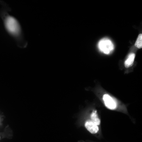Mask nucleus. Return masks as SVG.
I'll return each mask as SVG.
<instances>
[{
	"label": "nucleus",
	"instance_id": "nucleus-1",
	"mask_svg": "<svg viewBox=\"0 0 142 142\" xmlns=\"http://www.w3.org/2000/svg\"><path fill=\"white\" fill-rule=\"evenodd\" d=\"M4 22L6 29L17 41L18 45L22 48L26 47L27 43L23 39L22 28L18 21L7 14L4 18Z\"/></svg>",
	"mask_w": 142,
	"mask_h": 142
},
{
	"label": "nucleus",
	"instance_id": "nucleus-2",
	"mask_svg": "<svg viewBox=\"0 0 142 142\" xmlns=\"http://www.w3.org/2000/svg\"><path fill=\"white\" fill-rule=\"evenodd\" d=\"M98 46L100 51L107 54L110 53L114 48V45L111 41L106 38L100 40L98 43Z\"/></svg>",
	"mask_w": 142,
	"mask_h": 142
},
{
	"label": "nucleus",
	"instance_id": "nucleus-3",
	"mask_svg": "<svg viewBox=\"0 0 142 142\" xmlns=\"http://www.w3.org/2000/svg\"><path fill=\"white\" fill-rule=\"evenodd\" d=\"M103 98L105 106L108 108L111 109L115 108L116 107V103L113 98L109 95H104Z\"/></svg>",
	"mask_w": 142,
	"mask_h": 142
},
{
	"label": "nucleus",
	"instance_id": "nucleus-4",
	"mask_svg": "<svg viewBox=\"0 0 142 142\" xmlns=\"http://www.w3.org/2000/svg\"><path fill=\"white\" fill-rule=\"evenodd\" d=\"M84 125L87 130L92 134H95L99 131V128L97 125L91 120H88L86 121Z\"/></svg>",
	"mask_w": 142,
	"mask_h": 142
},
{
	"label": "nucleus",
	"instance_id": "nucleus-5",
	"mask_svg": "<svg viewBox=\"0 0 142 142\" xmlns=\"http://www.w3.org/2000/svg\"><path fill=\"white\" fill-rule=\"evenodd\" d=\"M135 57V54L134 53H131L129 55L124 62V65L126 68H128L132 65Z\"/></svg>",
	"mask_w": 142,
	"mask_h": 142
},
{
	"label": "nucleus",
	"instance_id": "nucleus-6",
	"mask_svg": "<svg viewBox=\"0 0 142 142\" xmlns=\"http://www.w3.org/2000/svg\"><path fill=\"white\" fill-rule=\"evenodd\" d=\"M97 111L93 110L91 113L90 117L91 121L97 125H99L100 124V121L98 117Z\"/></svg>",
	"mask_w": 142,
	"mask_h": 142
},
{
	"label": "nucleus",
	"instance_id": "nucleus-7",
	"mask_svg": "<svg viewBox=\"0 0 142 142\" xmlns=\"http://www.w3.org/2000/svg\"><path fill=\"white\" fill-rule=\"evenodd\" d=\"M135 46L138 48H141L142 47V34H139L135 44Z\"/></svg>",
	"mask_w": 142,
	"mask_h": 142
}]
</instances>
